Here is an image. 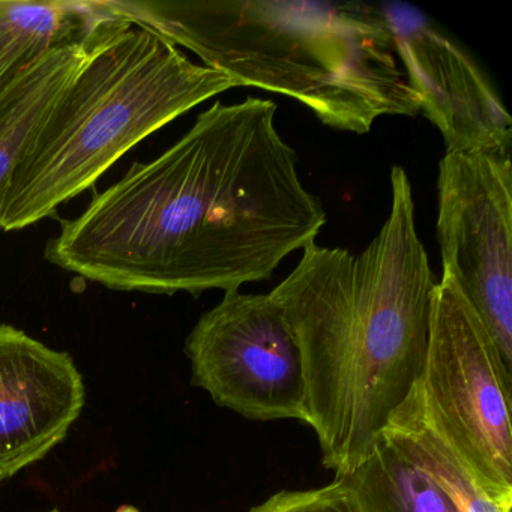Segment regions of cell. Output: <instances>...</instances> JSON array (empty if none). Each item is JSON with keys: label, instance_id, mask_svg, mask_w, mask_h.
Wrapping results in <instances>:
<instances>
[{"label": "cell", "instance_id": "obj_1", "mask_svg": "<svg viewBox=\"0 0 512 512\" xmlns=\"http://www.w3.org/2000/svg\"><path fill=\"white\" fill-rule=\"evenodd\" d=\"M275 115L271 100L217 101L172 148L65 221L46 259L127 292L226 293L269 280L326 224Z\"/></svg>", "mask_w": 512, "mask_h": 512}, {"label": "cell", "instance_id": "obj_2", "mask_svg": "<svg viewBox=\"0 0 512 512\" xmlns=\"http://www.w3.org/2000/svg\"><path fill=\"white\" fill-rule=\"evenodd\" d=\"M391 187V212L358 256L313 242L269 293L301 350L305 424L335 476L370 454L418 386L427 356L437 281L406 170H391Z\"/></svg>", "mask_w": 512, "mask_h": 512}, {"label": "cell", "instance_id": "obj_3", "mask_svg": "<svg viewBox=\"0 0 512 512\" xmlns=\"http://www.w3.org/2000/svg\"><path fill=\"white\" fill-rule=\"evenodd\" d=\"M116 16L151 29L203 65L301 101L322 124L365 134L382 116L419 104L395 61L376 5L289 0H107Z\"/></svg>", "mask_w": 512, "mask_h": 512}, {"label": "cell", "instance_id": "obj_4", "mask_svg": "<svg viewBox=\"0 0 512 512\" xmlns=\"http://www.w3.org/2000/svg\"><path fill=\"white\" fill-rule=\"evenodd\" d=\"M241 82L191 62L157 32L122 17L92 38L11 176L0 229L22 230L91 188L164 125Z\"/></svg>", "mask_w": 512, "mask_h": 512}, {"label": "cell", "instance_id": "obj_5", "mask_svg": "<svg viewBox=\"0 0 512 512\" xmlns=\"http://www.w3.org/2000/svg\"><path fill=\"white\" fill-rule=\"evenodd\" d=\"M512 371L478 317L443 274L431 299L419 406L482 490L512 503Z\"/></svg>", "mask_w": 512, "mask_h": 512}, {"label": "cell", "instance_id": "obj_6", "mask_svg": "<svg viewBox=\"0 0 512 512\" xmlns=\"http://www.w3.org/2000/svg\"><path fill=\"white\" fill-rule=\"evenodd\" d=\"M437 188L443 274L454 280L512 371L511 154L446 152Z\"/></svg>", "mask_w": 512, "mask_h": 512}, {"label": "cell", "instance_id": "obj_7", "mask_svg": "<svg viewBox=\"0 0 512 512\" xmlns=\"http://www.w3.org/2000/svg\"><path fill=\"white\" fill-rule=\"evenodd\" d=\"M185 353L191 382L218 406L256 421L307 419L301 350L269 293H224L188 335Z\"/></svg>", "mask_w": 512, "mask_h": 512}, {"label": "cell", "instance_id": "obj_8", "mask_svg": "<svg viewBox=\"0 0 512 512\" xmlns=\"http://www.w3.org/2000/svg\"><path fill=\"white\" fill-rule=\"evenodd\" d=\"M376 7L419 112L440 131L446 152L511 154V116L475 59L418 8L401 2Z\"/></svg>", "mask_w": 512, "mask_h": 512}, {"label": "cell", "instance_id": "obj_9", "mask_svg": "<svg viewBox=\"0 0 512 512\" xmlns=\"http://www.w3.org/2000/svg\"><path fill=\"white\" fill-rule=\"evenodd\" d=\"M85 398L82 374L68 353L0 325V482L53 451Z\"/></svg>", "mask_w": 512, "mask_h": 512}, {"label": "cell", "instance_id": "obj_10", "mask_svg": "<svg viewBox=\"0 0 512 512\" xmlns=\"http://www.w3.org/2000/svg\"><path fill=\"white\" fill-rule=\"evenodd\" d=\"M94 35L53 47L0 86V206L14 170L85 62Z\"/></svg>", "mask_w": 512, "mask_h": 512}, {"label": "cell", "instance_id": "obj_11", "mask_svg": "<svg viewBox=\"0 0 512 512\" xmlns=\"http://www.w3.org/2000/svg\"><path fill=\"white\" fill-rule=\"evenodd\" d=\"M115 17L107 0H0V86L53 47L89 40Z\"/></svg>", "mask_w": 512, "mask_h": 512}, {"label": "cell", "instance_id": "obj_12", "mask_svg": "<svg viewBox=\"0 0 512 512\" xmlns=\"http://www.w3.org/2000/svg\"><path fill=\"white\" fill-rule=\"evenodd\" d=\"M335 478L349 488L361 512H460L442 485L386 431L358 467Z\"/></svg>", "mask_w": 512, "mask_h": 512}, {"label": "cell", "instance_id": "obj_13", "mask_svg": "<svg viewBox=\"0 0 512 512\" xmlns=\"http://www.w3.org/2000/svg\"><path fill=\"white\" fill-rule=\"evenodd\" d=\"M386 433L451 496L460 512H511L512 503L491 499L451 446L428 424L416 388L392 415Z\"/></svg>", "mask_w": 512, "mask_h": 512}, {"label": "cell", "instance_id": "obj_14", "mask_svg": "<svg viewBox=\"0 0 512 512\" xmlns=\"http://www.w3.org/2000/svg\"><path fill=\"white\" fill-rule=\"evenodd\" d=\"M248 512H361L349 488L335 478L325 487L286 490L268 497Z\"/></svg>", "mask_w": 512, "mask_h": 512}, {"label": "cell", "instance_id": "obj_15", "mask_svg": "<svg viewBox=\"0 0 512 512\" xmlns=\"http://www.w3.org/2000/svg\"><path fill=\"white\" fill-rule=\"evenodd\" d=\"M46 512H62V511H59V509H50V511H46Z\"/></svg>", "mask_w": 512, "mask_h": 512}]
</instances>
